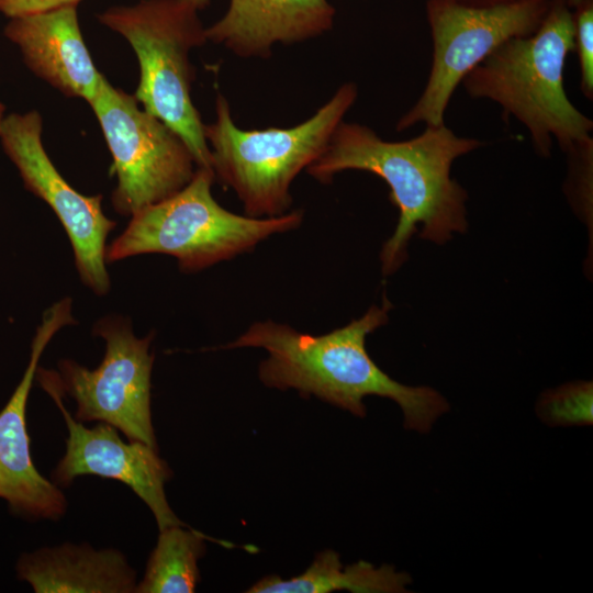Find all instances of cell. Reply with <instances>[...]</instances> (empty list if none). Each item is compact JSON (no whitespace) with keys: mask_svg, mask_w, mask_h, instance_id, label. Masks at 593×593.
Returning <instances> with one entry per match:
<instances>
[{"mask_svg":"<svg viewBox=\"0 0 593 593\" xmlns=\"http://www.w3.org/2000/svg\"><path fill=\"white\" fill-rule=\"evenodd\" d=\"M391 302L372 305L359 318L323 335H311L273 321L257 322L225 349L262 348L268 357L259 379L268 388L294 389L314 395L358 417L366 415L363 399L388 398L401 409L404 427L428 433L449 403L435 389L402 384L382 371L366 349L367 336L389 321Z\"/></svg>","mask_w":593,"mask_h":593,"instance_id":"7a4b0ae2","label":"cell"},{"mask_svg":"<svg viewBox=\"0 0 593 593\" xmlns=\"http://www.w3.org/2000/svg\"><path fill=\"white\" fill-rule=\"evenodd\" d=\"M0 138L26 189L44 200L63 224L83 283L105 294L110 289L105 240L115 222L103 213L102 195H83L63 178L44 149L36 111L4 116Z\"/></svg>","mask_w":593,"mask_h":593,"instance_id":"30bf717a","label":"cell"},{"mask_svg":"<svg viewBox=\"0 0 593 593\" xmlns=\"http://www.w3.org/2000/svg\"><path fill=\"white\" fill-rule=\"evenodd\" d=\"M573 11L574 51L578 54L581 90L593 99V0L581 1Z\"/></svg>","mask_w":593,"mask_h":593,"instance_id":"ffe728a7","label":"cell"},{"mask_svg":"<svg viewBox=\"0 0 593 593\" xmlns=\"http://www.w3.org/2000/svg\"><path fill=\"white\" fill-rule=\"evenodd\" d=\"M552 1L518 0L478 7L456 0H427L432 65L421 96L399 119L396 131L445 123V112L465 77L506 41L535 32Z\"/></svg>","mask_w":593,"mask_h":593,"instance_id":"52a82bcc","label":"cell"},{"mask_svg":"<svg viewBox=\"0 0 593 593\" xmlns=\"http://www.w3.org/2000/svg\"><path fill=\"white\" fill-rule=\"evenodd\" d=\"M176 525L160 530L157 544L136 584L137 593H192L200 581L199 559L205 552V535Z\"/></svg>","mask_w":593,"mask_h":593,"instance_id":"e0dca14e","label":"cell"},{"mask_svg":"<svg viewBox=\"0 0 593 593\" xmlns=\"http://www.w3.org/2000/svg\"><path fill=\"white\" fill-rule=\"evenodd\" d=\"M412 579L395 571L390 564L376 568L367 561L343 567L334 550L317 553L312 563L299 575L282 579L267 575L253 584L248 593H328L349 591L354 593H399Z\"/></svg>","mask_w":593,"mask_h":593,"instance_id":"2e32d148","label":"cell"},{"mask_svg":"<svg viewBox=\"0 0 593 593\" xmlns=\"http://www.w3.org/2000/svg\"><path fill=\"white\" fill-rule=\"evenodd\" d=\"M3 113H4V107L3 104L0 103V132H1V125L4 119Z\"/></svg>","mask_w":593,"mask_h":593,"instance_id":"d4e9b609","label":"cell"},{"mask_svg":"<svg viewBox=\"0 0 593 593\" xmlns=\"http://www.w3.org/2000/svg\"><path fill=\"white\" fill-rule=\"evenodd\" d=\"M569 175L566 194L575 213L592 225L593 137L574 143L566 152Z\"/></svg>","mask_w":593,"mask_h":593,"instance_id":"d6986e66","label":"cell"},{"mask_svg":"<svg viewBox=\"0 0 593 593\" xmlns=\"http://www.w3.org/2000/svg\"><path fill=\"white\" fill-rule=\"evenodd\" d=\"M35 377L60 410L68 429L66 452L52 474L55 484L69 485L75 478L88 474L114 479L130 486L149 507L159 530L183 525L168 504L165 484L172 472L157 448L142 441L126 443L107 423L83 426L63 403L58 373L37 367Z\"/></svg>","mask_w":593,"mask_h":593,"instance_id":"8fae6325","label":"cell"},{"mask_svg":"<svg viewBox=\"0 0 593 593\" xmlns=\"http://www.w3.org/2000/svg\"><path fill=\"white\" fill-rule=\"evenodd\" d=\"M334 16L327 0H231L225 15L205 29V35L240 57H267L276 43L301 42L328 31Z\"/></svg>","mask_w":593,"mask_h":593,"instance_id":"5bb4252c","label":"cell"},{"mask_svg":"<svg viewBox=\"0 0 593 593\" xmlns=\"http://www.w3.org/2000/svg\"><path fill=\"white\" fill-rule=\"evenodd\" d=\"M463 4L478 5V7H490V5H501L512 3L518 0H456Z\"/></svg>","mask_w":593,"mask_h":593,"instance_id":"7402d4cb","label":"cell"},{"mask_svg":"<svg viewBox=\"0 0 593 593\" xmlns=\"http://www.w3.org/2000/svg\"><path fill=\"white\" fill-rule=\"evenodd\" d=\"M212 169L198 167L192 179L172 195L132 215L124 232L105 250V260L141 254L177 258L182 271L202 270L251 251L260 242L300 226L303 212L272 217L233 213L212 195Z\"/></svg>","mask_w":593,"mask_h":593,"instance_id":"5b68a950","label":"cell"},{"mask_svg":"<svg viewBox=\"0 0 593 593\" xmlns=\"http://www.w3.org/2000/svg\"><path fill=\"white\" fill-rule=\"evenodd\" d=\"M18 575L36 593H131L136 574L118 550L65 544L24 553Z\"/></svg>","mask_w":593,"mask_h":593,"instance_id":"9a60e30c","label":"cell"},{"mask_svg":"<svg viewBox=\"0 0 593 593\" xmlns=\"http://www.w3.org/2000/svg\"><path fill=\"white\" fill-rule=\"evenodd\" d=\"M4 35L21 51L27 67L68 97L94 98L102 74L82 38L77 7L10 19Z\"/></svg>","mask_w":593,"mask_h":593,"instance_id":"4fadbf2b","label":"cell"},{"mask_svg":"<svg viewBox=\"0 0 593 593\" xmlns=\"http://www.w3.org/2000/svg\"><path fill=\"white\" fill-rule=\"evenodd\" d=\"M89 104L112 155L116 212L132 216L189 183L197 164L188 146L163 121L139 108L134 96L102 76Z\"/></svg>","mask_w":593,"mask_h":593,"instance_id":"ba28073f","label":"cell"},{"mask_svg":"<svg viewBox=\"0 0 593 593\" xmlns=\"http://www.w3.org/2000/svg\"><path fill=\"white\" fill-rule=\"evenodd\" d=\"M71 300L64 298L43 314L31 345L24 374L0 411V499L25 517L57 519L67 502L55 483L35 468L26 428V404L41 356L52 337L64 326L74 324Z\"/></svg>","mask_w":593,"mask_h":593,"instance_id":"7c38bea8","label":"cell"},{"mask_svg":"<svg viewBox=\"0 0 593 593\" xmlns=\"http://www.w3.org/2000/svg\"><path fill=\"white\" fill-rule=\"evenodd\" d=\"M357 96L356 85L346 82L301 124L249 131L234 123L227 100L219 94L216 119L204 126L214 177L234 190L248 216L287 213L291 183L323 154Z\"/></svg>","mask_w":593,"mask_h":593,"instance_id":"277c9868","label":"cell"},{"mask_svg":"<svg viewBox=\"0 0 593 593\" xmlns=\"http://www.w3.org/2000/svg\"><path fill=\"white\" fill-rule=\"evenodd\" d=\"M581 1L583 0H564V2L570 7L571 9H574Z\"/></svg>","mask_w":593,"mask_h":593,"instance_id":"cb8c5ba5","label":"cell"},{"mask_svg":"<svg viewBox=\"0 0 593 593\" xmlns=\"http://www.w3.org/2000/svg\"><path fill=\"white\" fill-rule=\"evenodd\" d=\"M536 413L550 426L592 425V382L575 381L546 391L537 402Z\"/></svg>","mask_w":593,"mask_h":593,"instance_id":"ac0fdd59","label":"cell"},{"mask_svg":"<svg viewBox=\"0 0 593 593\" xmlns=\"http://www.w3.org/2000/svg\"><path fill=\"white\" fill-rule=\"evenodd\" d=\"M197 12L181 0H142L112 7L98 19L121 34L137 56V102L182 138L198 167L212 169L205 125L191 99L189 54L208 41Z\"/></svg>","mask_w":593,"mask_h":593,"instance_id":"8992f818","label":"cell"},{"mask_svg":"<svg viewBox=\"0 0 593 593\" xmlns=\"http://www.w3.org/2000/svg\"><path fill=\"white\" fill-rule=\"evenodd\" d=\"M81 0H0V12L10 19L77 7Z\"/></svg>","mask_w":593,"mask_h":593,"instance_id":"44dd1931","label":"cell"},{"mask_svg":"<svg viewBox=\"0 0 593 593\" xmlns=\"http://www.w3.org/2000/svg\"><path fill=\"white\" fill-rule=\"evenodd\" d=\"M573 51V11L564 0H553L535 32L499 46L461 85L470 97L493 101L518 121L535 152L548 157L553 141L566 152L593 131V121L564 89L566 60Z\"/></svg>","mask_w":593,"mask_h":593,"instance_id":"3957f363","label":"cell"},{"mask_svg":"<svg viewBox=\"0 0 593 593\" xmlns=\"http://www.w3.org/2000/svg\"><path fill=\"white\" fill-rule=\"evenodd\" d=\"M186 4L192 7L195 10H200L209 4L210 0H181Z\"/></svg>","mask_w":593,"mask_h":593,"instance_id":"603a6c76","label":"cell"},{"mask_svg":"<svg viewBox=\"0 0 593 593\" xmlns=\"http://www.w3.org/2000/svg\"><path fill=\"white\" fill-rule=\"evenodd\" d=\"M93 334L107 344L98 368L90 370L70 359L59 362L61 388L77 403L75 418L110 424L128 440L157 448L150 412L153 334L137 338L131 324L119 316L102 318Z\"/></svg>","mask_w":593,"mask_h":593,"instance_id":"9c48e42d","label":"cell"},{"mask_svg":"<svg viewBox=\"0 0 593 593\" xmlns=\"http://www.w3.org/2000/svg\"><path fill=\"white\" fill-rule=\"evenodd\" d=\"M482 146L457 135L445 123L425 125L417 136L383 141L369 126L342 121L323 154L306 169L322 183L345 170L382 178L399 210L396 227L383 244L382 273H394L407 258V245L422 225L419 237L443 245L468 230L467 191L450 176L454 161Z\"/></svg>","mask_w":593,"mask_h":593,"instance_id":"6da1fadb","label":"cell"}]
</instances>
